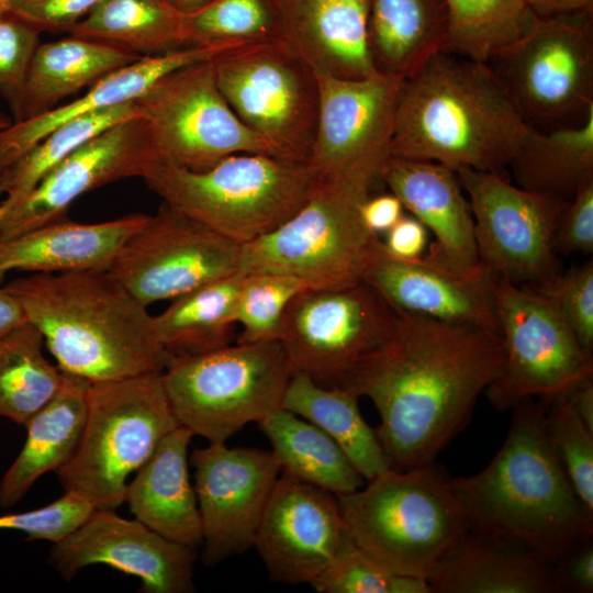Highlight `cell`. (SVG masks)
<instances>
[{
  "instance_id": "cell-1",
  "label": "cell",
  "mask_w": 593,
  "mask_h": 593,
  "mask_svg": "<svg viewBox=\"0 0 593 593\" xmlns=\"http://www.w3.org/2000/svg\"><path fill=\"white\" fill-rule=\"evenodd\" d=\"M503 359L500 333L402 313L340 387L372 401L377 436L391 468L403 471L435 461L466 427Z\"/></svg>"
},
{
  "instance_id": "cell-2",
  "label": "cell",
  "mask_w": 593,
  "mask_h": 593,
  "mask_svg": "<svg viewBox=\"0 0 593 593\" xmlns=\"http://www.w3.org/2000/svg\"><path fill=\"white\" fill-rule=\"evenodd\" d=\"M512 411L507 436L490 463L454 482L472 529L517 542L553 564L593 538V512L547 437L545 402L529 399Z\"/></svg>"
},
{
  "instance_id": "cell-3",
  "label": "cell",
  "mask_w": 593,
  "mask_h": 593,
  "mask_svg": "<svg viewBox=\"0 0 593 593\" xmlns=\"http://www.w3.org/2000/svg\"><path fill=\"white\" fill-rule=\"evenodd\" d=\"M4 288L65 372L91 383L164 372L154 315L109 270L32 273Z\"/></svg>"
},
{
  "instance_id": "cell-4",
  "label": "cell",
  "mask_w": 593,
  "mask_h": 593,
  "mask_svg": "<svg viewBox=\"0 0 593 593\" xmlns=\"http://www.w3.org/2000/svg\"><path fill=\"white\" fill-rule=\"evenodd\" d=\"M528 127L489 63L440 52L403 83L390 156L501 174Z\"/></svg>"
},
{
  "instance_id": "cell-5",
  "label": "cell",
  "mask_w": 593,
  "mask_h": 593,
  "mask_svg": "<svg viewBox=\"0 0 593 593\" xmlns=\"http://www.w3.org/2000/svg\"><path fill=\"white\" fill-rule=\"evenodd\" d=\"M336 497L349 537L402 575L427 581L471 528L454 477L435 461L389 468Z\"/></svg>"
},
{
  "instance_id": "cell-6",
  "label": "cell",
  "mask_w": 593,
  "mask_h": 593,
  "mask_svg": "<svg viewBox=\"0 0 593 593\" xmlns=\"http://www.w3.org/2000/svg\"><path fill=\"white\" fill-rule=\"evenodd\" d=\"M142 179L164 203L239 245L292 216L315 181L306 164L262 153L234 154L202 171L154 161Z\"/></svg>"
},
{
  "instance_id": "cell-7",
  "label": "cell",
  "mask_w": 593,
  "mask_h": 593,
  "mask_svg": "<svg viewBox=\"0 0 593 593\" xmlns=\"http://www.w3.org/2000/svg\"><path fill=\"white\" fill-rule=\"evenodd\" d=\"M178 426L163 372L91 383L79 445L56 472L64 491L97 510L118 508L124 503L128 475Z\"/></svg>"
},
{
  "instance_id": "cell-8",
  "label": "cell",
  "mask_w": 593,
  "mask_h": 593,
  "mask_svg": "<svg viewBox=\"0 0 593 593\" xmlns=\"http://www.w3.org/2000/svg\"><path fill=\"white\" fill-rule=\"evenodd\" d=\"M293 373L280 340L236 343L171 358L163 382L180 426L209 443H226L281 407Z\"/></svg>"
},
{
  "instance_id": "cell-9",
  "label": "cell",
  "mask_w": 593,
  "mask_h": 593,
  "mask_svg": "<svg viewBox=\"0 0 593 593\" xmlns=\"http://www.w3.org/2000/svg\"><path fill=\"white\" fill-rule=\"evenodd\" d=\"M372 187L344 179H315L305 203L264 236L242 245L239 272H279L307 289L362 280L380 236L360 217Z\"/></svg>"
},
{
  "instance_id": "cell-10",
  "label": "cell",
  "mask_w": 593,
  "mask_h": 593,
  "mask_svg": "<svg viewBox=\"0 0 593 593\" xmlns=\"http://www.w3.org/2000/svg\"><path fill=\"white\" fill-rule=\"evenodd\" d=\"M221 93L279 158L306 164L318 113L313 68L284 40L226 49L213 58Z\"/></svg>"
},
{
  "instance_id": "cell-11",
  "label": "cell",
  "mask_w": 593,
  "mask_h": 593,
  "mask_svg": "<svg viewBox=\"0 0 593 593\" xmlns=\"http://www.w3.org/2000/svg\"><path fill=\"white\" fill-rule=\"evenodd\" d=\"M492 292L504 359L484 392L496 410L548 401L593 377V355L544 296L494 275Z\"/></svg>"
},
{
  "instance_id": "cell-12",
  "label": "cell",
  "mask_w": 593,
  "mask_h": 593,
  "mask_svg": "<svg viewBox=\"0 0 593 593\" xmlns=\"http://www.w3.org/2000/svg\"><path fill=\"white\" fill-rule=\"evenodd\" d=\"M135 101L156 161L202 171L234 154L273 155L224 99L213 59L169 72Z\"/></svg>"
},
{
  "instance_id": "cell-13",
  "label": "cell",
  "mask_w": 593,
  "mask_h": 593,
  "mask_svg": "<svg viewBox=\"0 0 593 593\" xmlns=\"http://www.w3.org/2000/svg\"><path fill=\"white\" fill-rule=\"evenodd\" d=\"M401 314L363 280L305 289L286 310L280 342L294 373L340 387L391 336Z\"/></svg>"
},
{
  "instance_id": "cell-14",
  "label": "cell",
  "mask_w": 593,
  "mask_h": 593,
  "mask_svg": "<svg viewBox=\"0 0 593 593\" xmlns=\"http://www.w3.org/2000/svg\"><path fill=\"white\" fill-rule=\"evenodd\" d=\"M470 203L480 264L518 286L561 271L555 233L569 200L512 184L502 174L456 170Z\"/></svg>"
},
{
  "instance_id": "cell-15",
  "label": "cell",
  "mask_w": 593,
  "mask_h": 593,
  "mask_svg": "<svg viewBox=\"0 0 593 593\" xmlns=\"http://www.w3.org/2000/svg\"><path fill=\"white\" fill-rule=\"evenodd\" d=\"M583 13H534L522 35L492 58L527 123L593 105V36Z\"/></svg>"
},
{
  "instance_id": "cell-16",
  "label": "cell",
  "mask_w": 593,
  "mask_h": 593,
  "mask_svg": "<svg viewBox=\"0 0 593 593\" xmlns=\"http://www.w3.org/2000/svg\"><path fill=\"white\" fill-rule=\"evenodd\" d=\"M316 75L318 113L309 169L315 179H344L373 188L390 157L405 80L380 72L362 79Z\"/></svg>"
},
{
  "instance_id": "cell-17",
  "label": "cell",
  "mask_w": 593,
  "mask_h": 593,
  "mask_svg": "<svg viewBox=\"0 0 593 593\" xmlns=\"http://www.w3.org/2000/svg\"><path fill=\"white\" fill-rule=\"evenodd\" d=\"M242 245L164 203L108 269L144 305L239 271Z\"/></svg>"
},
{
  "instance_id": "cell-18",
  "label": "cell",
  "mask_w": 593,
  "mask_h": 593,
  "mask_svg": "<svg viewBox=\"0 0 593 593\" xmlns=\"http://www.w3.org/2000/svg\"><path fill=\"white\" fill-rule=\"evenodd\" d=\"M203 535V562L215 566L253 547L281 466L272 450L209 443L190 455Z\"/></svg>"
},
{
  "instance_id": "cell-19",
  "label": "cell",
  "mask_w": 593,
  "mask_h": 593,
  "mask_svg": "<svg viewBox=\"0 0 593 593\" xmlns=\"http://www.w3.org/2000/svg\"><path fill=\"white\" fill-rule=\"evenodd\" d=\"M195 558V548L170 540L136 518L96 508L74 533L53 544L48 562L67 581L85 567L107 564L137 577L144 592L190 593Z\"/></svg>"
},
{
  "instance_id": "cell-20",
  "label": "cell",
  "mask_w": 593,
  "mask_h": 593,
  "mask_svg": "<svg viewBox=\"0 0 593 593\" xmlns=\"http://www.w3.org/2000/svg\"><path fill=\"white\" fill-rule=\"evenodd\" d=\"M362 280L400 313L500 333L492 273L482 265L463 269L434 245L414 259L389 255L379 238Z\"/></svg>"
},
{
  "instance_id": "cell-21",
  "label": "cell",
  "mask_w": 593,
  "mask_h": 593,
  "mask_svg": "<svg viewBox=\"0 0 593 593\" xmlns=\"http://www.w3.org/2000/svg\"><path fill=\"white\" fill-rule=\"evenodd\" d=\"M154 161L141 118L107 128L59 161L20 202L2 210L0 240L65 217L80 195L124 178H142Z\"/></svg>"
},
{
  "instance_id": "cell-22",
  "label": "cell",
  "mask_w": 593,
  "mask_h": 593,
  "mask_svg": "<svg viewBox=\"0 0 593 593\" xmlns=\"http://www.w3.org/2000/svg\"><path fill=\"white\" fill-rule=\"evenodd\" d=\"M344 533L335 494L281 471L253 547L271 581L311 584L332 561Z\"/></svg>"
},
{
  "instance_id": "cell-23",
  "label": "cell",
  "mask_w": 593,
  "mask_h": 593,
  "mask_svg": "<svg viewBox=\"0 0 593 593\" xmlns=\"http://www.w3.org/2000/svg\"><path fill=\"white\" fill-rule=\"evenodd\" d=\"M380 179L433 233L432 245L445 257L463 269L481 266L470 203L455 170L438 163L390 156Z\"/></svg>"
},
{
  "instance_id": "cell-24",
  "label": "cell",
  "mask_w": 593,
  "mask_h": 593,
  "mask_svg": "<svg viewBox=\"0 0 593 593\" xmlns=\"http://www.w3.org/2000/svg\"><path fill=\"white\" fill-rule=\"evenodd\" d=\"M368 0H282L283 38L316 74H378L369 49Z\"/></svg>"
},
{
  "instance_id": "cell-25",
  "label": "cell",
  "mask_w": 593,
  "mask_h": 593,
  "mask_svg": "<svg viewBox=\"0 0 593 593\" xmlns=\"http://www.w3.org/2000/svg\"><path fill=\"white\" fill-rule=\"evenodd\" d=\"M147 216L136 213L100 223H78L63 217L0 240V281L10 271L108 270Z\"/></svg>"
},
{
  "instance_id": "cell-26",
  "label": "cell",
  "mask_w": 593,
  "mask_h": 593,
  "mask_svg": "<svg viewBox=\"0 0 593 593\" xmlns=\"http://www.w3.org/2000/svg\"><path fill=\"white\" fill-rule=\"evenodd\" d=\"M226 49L189 45L160 55L143 56L110 72L75 101L59 104L41 115L12 122L0 131V172L59 125L78 116L134 101L169 72L213 59Z\"/></svg>"
},
{
  "instance_id": "cell-27",
  "label": "cell",
  "mask_w": 593,
  "mask_h": 593,
  "mask_svg": "<svg viewBox=\"0 0 593 593\" xmlns=\"http://www.w3.org/2000/svg\"><path fill=\"white\" fill-rule=\"evenodd\" d=\"M427 582L432 593H560L552 564L517 542L472 528Z\"/></svg>"
},
{
  "instance_id": "cell-28",
  "label": "cell",
  "mask_w": 593,
  "mask_h": 593,
  "mask_svg": "<svg viewBox=\"0 0 593 593\" xmlns=\"http://www.w3.org/2000/svg\"><path fill=\"white\" fill-rule=\"evenodd\" d=\"M193 434L170 432L127 483L124 502L134 517L176 542L202 546V524L189 477L188 449Z\"/></svg>"
},
{
  "instance_id": "cell-29",
  "label": "cell",
  "mask_w": 593,
  "mask_h": 593,
  "mask_svg": "<svg viewBox=\"0 0 593 593\" xmlns=\"http://www.w3.org/2000/svg\"><path fill=\"white\" fill-rule=\"evenodd\" d=\"M91 382L64 371L57 394L26 423L25 444L0 481V506L15 505L34 482L75 454L86 424Z\"/></svg>"
},
{
  "instance_id": "cell-30",
  "label": "cell",
  "mask_w": 593,
  "mask_h": 593,
  "mask_svg": "<svg viewBox=\"0 0 593 593\" xmlns=\"http://www.w3.org/2000/svg\"><path fill=\"white\" fill-rule=\"evenodd\" d=\"M368 40L378 72L406 80L445 52L449 18L445 0H368Z\"/></svg>"
},
{
  "instance_id": "cell-31",
  "label": "cell",
  "mask_w": 593,
  "mask_h": 593,
  "mask_svg": "<svg viewBox=\"0 0 593 593\" xmlns=\"http://www.w3.org/2000/svg\"><path fill=\"white\" fill-rule=\"evenodd\" d=\"M138 56L112 44L70 35L40 43L23 90L20 121L46 113Z\"/></svg>"
},
{
  "instance_id": "cell-32",
  "label": "cell",
  "mask_w": 593,
  "mask_h": 593,
  "mask_svg": "<svg viewBox=\"0 0 593 593\" xmlns=\"http://www.w3.org/2000/svg\"><path fill=\"white\" fill-rule=\"evenodd\" d=\"M358 396L342 387H324L295 372L281 407L313 423L333 438L365 481L391 468L376 429L363 419Z\"/></svg>"
},
{
  "instance_id": "cell-33",
  "label": "cell",
  "mask_w": 593,
  "mask_h": 593,
  "mask_svg": "<svg viewBox=\"0 0 593 593\" xmlns=\"http://www.w3.org/2000/svg\"><path fill=\"white\" fill-rule=\"evenodd\" d=\"M243 279L244 273L238 271L203 284L171 300L167 309L154 315L158 339L172 358L231 344Z\"/></svg>"
},
{
  "instance_id": "cell-34",
  "label": "cell",
  "mask_w": 593,
  "mask_h": 593,
  "mask_svg": "<svg viewBox=\"0 0 593 593\" xmlns=\"http://www.w3.org/2000/svg\"><path fill=\"white\" fill-rule=\"evenodd\" d=\"M258 425L282 472L335 495L354 492L366 482L333 438L296 414L280 407Z\"/></svg>"
},
{
  "instance_id": "cell-35",
  "label": "cell",
  "mask_w": 593,
  "mask_h": 593,
  "mask_svg": "<svg viewBox=\"0 0 593 593\" xmlns=\"http://www.w3.org/2000/svg\"><path fill=\"white\" fill-rule=\"evenodd\" d=\"M510 166L518 187L570 200L593 178V105L575 127L541 133L529 125Z\"/></svg>"
},
{
  "instance_id": "cell-36",
  "label": "cell",
  "mask_w": 593,
  "mask_h": 593,
  "mask_svg": "<svg viewBox=\"0 0 593 593\" xmlns=\"http://www.w3.org/2000/svg\"><path fill=\"white\" fill-rule=\"evenodd\" d=\"M68 33L112 44L138 56L189 46L183 14L166 0H101Z\"/></svg>"
},
{
  "instance_id": "cell-37",
  "label": "cell",
  "mask_w": 593,
  "mask_h": 593,
  "mask_svg": "<svg viewBox=\"0 0 593 593\" xmlns=\"http://www.w3.org/2000/svg\"><path fill=\"white\" fill-rule=\"evenodd\" d=\"M44 346L30 321L0 336V416L24 425L60 390L64 371L44 356Z\"/></svg>"
},
{
  "instance_id": "cell-38",
  "label": "cell",
  "mask_w": 593,
  "mask_h": 593,
  "mask_svg": "<svg viewBox=\"0 0 593 593\" xmlns=\"http://www.w3.org/2000/svg\"><path fill=\"white\" fill-rule=\"evenodd\" d=\"M135 118H139V109L134 100L78 116L51 131L0 172L5 194L2 210L20 202L52 168L80 145L107 128Z\"/></svg>"
},
{
  "instance_id": "cell-39",
  "label": "cell",
  "mask_w": 593,
  "mask_h": 593,
  "mask_svg": "<svg viewBox=\"0 0 593 593\" xmlns=\"http://www.w3.org/2000/svg\"><path fill=\"white\" fill-rule=\"evenodd\" d=\"M449 29L445 52L489 63L517 40L533 11L526 0H445Z\"/></svg>"
},
{
  "instance_id": "cell-40",
  "label": "cell",
  "mask_w": 593,
  "mask_h": 593,
  "mask_svg": "<svg viewBox=\"0 0 593 593\" xmlns=\"http://www.w3.org/2000/svg\"><path fill=\"white\" fill-rule=\"evenodd\" d=\"M183 21L189 45L232 48L283 38L282 0H213Z\"/></svg>"
},
{
  "instance_id": "cell-41",
  "label": "cell",
  "mask_w": 593,
  "mask_h": 593,
  "mask_svg": "<svg viewBox=\"0 0 593 593\" xmlns=\"http://www.w3.org/2000/svg\"><path fill=\"white\" fill-rule=\"evenodd\" d=\"M305 289L304 282L290 275L244 273L235 306V323L242 327L237 343L280 340L286 310Z\"/></svg>"
},
{
  "instance_id": "cell-42",
  "label": "cell",
  "mask_w": 593,
  "mask_h": 593,
  "mask_svg": "<svg viewBox=\"0 0 593 593\" xmlns=\"http://www.w3.org/2000/svg\"><path fill=\"white\" fill-rule=\"evenodd\" d=\"M310 585L318 593H432L426 580L392 572L346 530L332 561Z\"/></svg>"
},
{
  "instance_id": "cell-43",
  "label": "cell",
  "mask_w": 593,
  "mask_h": 593,
  "mask_svg": "<svg viewBox=\"0 0 593 593\" xmlns=\"http://www.w3.org/2000/svg\"><path fill=\"white\" fill-rule=\"evenodd\" d=\"M544 402L547 437L577 495L593 512V430L564 393Z\"/></svg>"
},
{
  "instance_id": "cell-44",
  "label": "cell",
  "mask_w": 593,
  "mask_h": 593,
  "mask_svg": "<svg viewBox=\"0 0 593 593\" xmlns=\"http://www.w3.org/2000/svg\"><path fill=\"white\" fill-rule=\"evenodd\" d=\"M559 313L581 347L593 355V262L589 260L536 283L524 286Z\"/></svg>"
},
{
  "instance_id": "cell-45",
  "label": "cell",
  "mask_w": 593,
  "mask_h": 593,
  "mask_svg": "<svg viewBox=\"0 0 593 593\" xmlns=\"http://www.w3.org/2000/svg\"><path fill=\"white\" fill-rule=\"evenodd\" d=\"M40 33L22 20L7 13L0 18V96L18 122L30 64L40 45Z\"/></svg>"
},
{
  "instance_id": "cell-46",
  "label": "cell",
  "mask_w": 593,
  "mask_h": 593,
  "mask_svg": "<svg viewBox=\"0 0 593 593\" xmlns=\"http://www.w3.org/2000/svg\"><path fill=\"white\" fill-rule=\"evenodd\" d=\"M96 508L83 497L65 492L53 503L27 512L0 516V529H14L29 540L59 542L81 526Z\"/></svg>"
},
{
  "instance_id": "cell-47",
  "label": "cell",
  "mask_w": 593,
  "mask_h": 593,
  "mask_svg": "<svg viewBox=\"0 0 593 593\" xmlns=\"http://www.w3.org/2000/svg\"><path fill=\"white\" fill-rule=\"evenodd\" d=\"M557 254L593 251V178L583 182L563 210L555 233Z\"/></svg>"
},
{
  "instance_id": "cell-48",
  "label": "cell",
  "mask_w": 593,
  "mask_h": 593,
  "mask_svg": "<svg viewBox=\"0 0 593 593\" xmlns=\"http://www.w3.org/2000/svg\"><path fill=\"white\" fill-rule=\"evenodd\" d=\"M101 0H12L8 13L38 32H68Z\"/></svg>"
},
{
  "instance_id": "cell-49",
  "label": "cell",
  "mask_w": 593,
  "mask_h": 593,
  "mask_svg": "<svg viewBox=\"0 0 593 593\" xmlns=\"http://www.w3.org/2000/svg\"><path fill=\"white\" fill-rule=\"evenodd\" d=\"M560 593L593 592V538L552 564Z\"/></svg>"
},
{
  "instance_id": "cell-50",
  "label": "cell",
  "mask_w": 593,
  "mask_h": 593,
  "mask_svg": "<svg viewBox=\"0 0 593 593\" xmlns=\"http://www.w3.org/2000/svg\"><path fill=\"white\" fill-rule=\"evenodd\" d=\"M384 235L383 247L395 258H418L427 249L428 231L413 215H403Z\"/></svg>"
},
{
  "instance_id": "cell-51",
  "label": "cell",
  "mask_w": 593,
  "mask_h": 593,
  "mask_svg": "<svg viewBox=\"0 0 593 593\" xmlns=\"http://www.w3.org/2000/svg\"><path fill=\"white\" fill-rule=\"evenodd\" d=\"M404 210L401 200L392 192L370 194L360 205V217L366 228L379 236L404 215Z\"/></svg>"
},
{
  "instance_id": "cell-52",
  "label": "cell",
  "mask_w": 593,
  "mask_h": 593,
  "mask_svg": "<svg viewBox=\"0 0 593 593\" xmlns=\"http://www.w3.org/2000/svg\"><path fill=\"white\" fill-rule=\"evenodd\" d=\"M593 377L586 378L564 392L584 424L593 430Z\"/></svg>"
},
{
  "instance_id": "cell-53",
  "label": "cell",
  "mask_w": 593,
  "mask_h": 593,
  "mask_svg": "<svg viewBox=\"0 0 593 593\" xmlns=\"http://www.w3.org/2000/svg\"><path fill=\"white\" fill-rule=\"evenodd\" d=\"M537 15H563L591 11L593 0H526Z\"/></svg>"
},
{
  "instance_id": "cell-54",
  "label": "cell",
  "mask_w": 593,
  "mask_h": 593,
  "mask_svg": "<svg viewBox=\"0 0 593 593\" xmlns=\"http://www.w3.org/2000/svg\"><path fill=\"white\" fill-rule=\"evenodd\" d=\"M25 321L18 300L4 287H0V336Z\"/></svg>"
},
{
  "instance_id": "cell-55",
  "label": "cell",
  "mask_w": 593,
  "mask_h": 593,
  "mask_svg": "<svg viewBox=\"0 0 593 593\" xmlns=\"http://www.w3.org/2000/svg\"><path fill=\"white\" fill-rule=\"evenodd\" d=\"M175 10L183 15L191 14L213 0H166Z\"/></svg>"
},
{
  "instance_id": "cell-56",
  "label": "cell",
  "mask_w": 593,
  "mask_h": 593,
  "mask_svg": "<svg viewBox=\"0 0 593 593\" xmlns=\"http://www.w3.org/2000/svg\"><path fill=\"white\" fill-rule=\"evenodd\" d=\"M12 0H0V18L8 13Z\"/></svg>"
},
{
  "instance_id": "cell-57",
  "label": "cell",
  "mask_w": 593,
  "mask_h": 593,
  "mask_svg": "<svg viewBox=\"0 0 593 593\" xmlns=\"http://www.w3.org/2000/svg\"><path fill=\"white\" fill-rule=\"evenodd\" d=\"M12 120L8 119L7 116L0 114V131L11 125Z\"/></svg>"
},
{
  "instance_id": "cell-58",
  "label": "cell",
  "mask_w": 593,
  "mask_h": 593,
  "mask_svg": "<svg viewBox=\"0 0 593 593\" xmlns=\"http://www.w3.org/2000/svg\"><path fill=\"white\" fill-rule=\"evenodd\" d=\"M3 193H4V190H3V187H2L1 181H0V216H1V213H2V201L3 200H1V197H2Z\"/></svg>"
}]
</instances>
